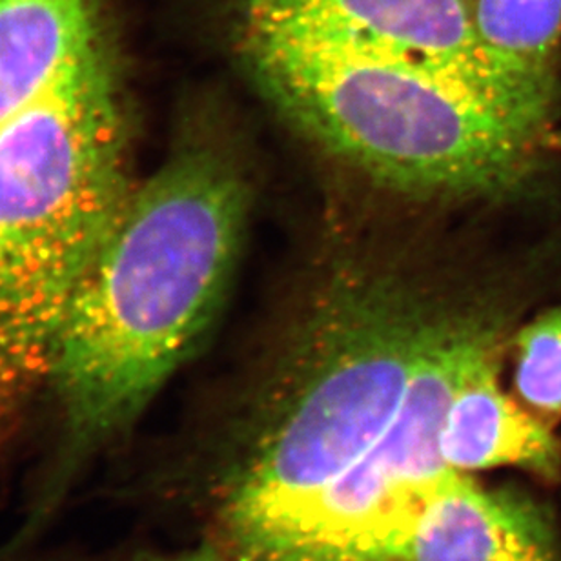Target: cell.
<instances>
[{
  "label": "cell",
  "mask_w": 561,
  "mask_h": 561,
  "mask_svg": "<svg viewBox=\"0 0 561 561\" xmlns=\"http://www.w3.org/2000/svg\"><path fill=\"white\" fill-rule=\"evenodd\" d=\"M112 561H236L227 552L219 549L216 543L205 540L192 549L178 552H148V554H134V557L117 558Z\"/></svg>",
  "instance_id": "7c38bea8"
},
{
  "label": "cell",
  "mask_w": 561,
  "mask_h": 561,
  "mask_svg": "<svg viewBox=\"0 0 561 561\" xmlns=\"http://www.w3.org/2000/svg\"><path fill=\"white\" fill-rule=\"evenodd\" d=\"M324 279L205 454L206 540L236 561L288 560L387 450L445 294L401 265Z\"/></svg>",
  "instance_id": "6da1fadb"
},
{
  "label": "cell",
  "mask_w": 561,
  "mask_h": 561,
  "mask_svg": "<svg viewBox=\"0 0 561 561\" xmlns=\"http://www.w3.org/2000/svg\"><path fill=\"white\" fill-rule=\"evenodd\" d=\"M403 561H561L546 508L524 492L454 476L417 516Z\"/></svg>",
  "instance_id": "52a82bcc"
},
{
  "label": "cell",
  "mask_w": 561,
  "mask_h": 561,
  "mask_svg": "<svg viewBox=\"0 0 561 561\" xmlns=\"http://www.w3.org/2000/svg\"><path fill=\"white\" fill-rule=\"evenodd\" d=\"M513 346L514 398L554 431L561 421V307L519 329Z\"/></svg>",
  "instance_id": "8fae6325"
},
{
  "label": "cell",
  "mask_w": 561,
  "mask_h": 561,
  "mask_svg": "<svg viewBox=\"0 0 561 561\" xmlns=\"http://www.w3.org/2000/svg\"><path fill=\"white\" fill-rule=\"evenodd\" d=\"M255 82L288 123L385 188L474 199L522 186L540 150L485 99L417 60L238 27Z\"/></svg>",
  "instance_id": "277c9868"
},
{
  "label": "cell",
  "mask_w": 561,
  "mask_h": 561,
  "mask_svg": "<svg viewBox=\"0 0 561 561\" xmlns=\"http://www.w3.org/2000/svg\"><path fill=\"white\" fill-rule=\"evenodd\" d=\"M131 186L112 49L0 125V439L48 387L66 318Z\"/></svg>",
  "instance_id": "3957f363"
},
{
  "label": "cell",
  "mask_w": 561,
  "mask_h": 561,
  "mask_svg": "<svg viewBox=\"0 0 561 561\" xmlns=\"http://www.w3.org/2000/svg\"><path fill=\"white\" fill-rule=\"evenodd\" d=\"M478 35L530 123L551 137L561 51V0H474Z\"/></svg>",
  "instance_id": "30bf717a"
},
{
  "label": "cell",
  "mask_w": 561,
  "mask_h": 561,
  "mask_svg": "<svg viewBox=\"0 0 561 561\" xmlns=\"http://www.w3.org/2000/svg\"><path fill=\"white\" fill-rule=\"evenodd\" d=\"M497 346L467 374L448 407L442 431V454L458 474L516 467L558 480L561 443L554 431L536 420L503 390V352Z\"/></svg>",
  "instance_id": "9c48e42d"
},
{
  "label": "cell",
  "mask_w": 561,
  "mask_h": 561,
  "mask_svg": "<svg viewBox=\"0 0 561 561\" xmlns=\"http://www.w3.org/2000/svg\"><path fill=\"white\" fill-rule=\"evenodd\" d=\"M106 49L104 0H0V125Z\"/></svg>",
  "instance_id": "ba28073f"
},
{
  "label": "cell",
  "mask_w": 561,
  "mask_h": 561,
  "mask_svg": "<svg viewBox=\"0 0 561 561\" xmlns=\"http://www.w3.org/2000/svg\"><path fill=\"white\" fill-rule=\"evenodd\" d=\"M502 345L507 323L497 308L443 294L389 447L324 508L288 561H403L421 511L458 476L442 454L450 401L476 363Z\"/></svg>",
  "instance_id": "5b68a950"
},
{
  "label": "cell",
  "mask_w": 561,
  "mask_h": 561,
  "mask_svg": "<svg viewBox=\"0 0 561 561\" xmlns=\"http://www.w3.org/2000/svg\"><path fill=\"white\" fill-rule=\"evenodd\" d=\"M547 148H551V150H561V130H554L549 137V142H547Z\"/></svg>",
  "instance_id": "4fadbf2b"
},
{
  "label": "cell",
  "mask_w": 561,
  "mask_h": 561,
  "mask_svg": "<svg viewBox=\"0 0 561 561\" xmlns=\"http://www.w3.org/2000/svg\"><path fill=\"white\" fill-rule=\"evenodd\" d=\"M238 8L243 26L417 60L470 88L527 142L547 148L481 44L474 0H238Z\"/></svg>",
  "instance_id": "8992f818"
},
{
  "label": "cell",
  "mask_w": 561,
  "mask_h": 561,
  "mask_svg": "<svg viewBox=\"0 0 561 561\" xmlns=\"http://www.w3.org/2000/svg\"><path fill=\"white\" fill-rule=\"evenodd\" d=\"M249 208L243 168L210 139L183 142L131 186L60 334L48 381L57 436L11 552L32 546L192 356L227 296Z\"/></svg>",
  "instance_id": "7a4b0ae2"
}]
</instances>
